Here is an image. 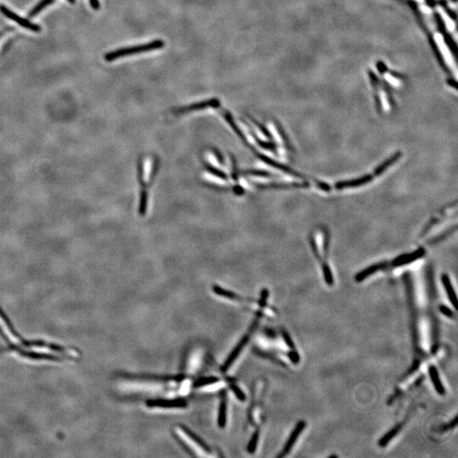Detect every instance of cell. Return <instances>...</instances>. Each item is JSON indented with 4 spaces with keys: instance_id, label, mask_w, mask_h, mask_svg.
<instances>
[{
    "instance_id": "21",
    "label": "cell",
    "mask_w": 458,
    "mask_h": 458,
    "mask_svg": "<svg viewBox=\"0 0 458 458\" xmlns=\"http://www.w3.org/2000/svg\"><path fill=\"white\" fill-rule=\"evenodd\" d=\"M289 358L294 363H298L299 361V354L296 351H290L289 353Z\"/></svg>"
},
{
    "instance_id": "4",
    "label": "cell",
    "mask_w": 458,
    "mask_h": 458,
    "mask_svg": "<svg viewBox=\"0 0 458 458\" xmlns=\"http://www.w3.org/2000/svg\"><path fill=\"white\" fill-rule=\"evenodd\" d=\"M146 404L147 406L150 407H161V408H184L187 406L186 400H182V399L149 400H147Z\"/></svg>"
},
{
    "instance_id": "20",
    "label": "cell",
    "mask_w": 458,
    "mask_h": 458,
    "mask_svg": "<svg viewBox=\"0 0 458 458\" xmlns=\"http://www.w3.org/2000/svg\"><path fill=\"white\" fill-rule=\"evenodd\" d=\"M282 334H283V339H284V341L286 342L287 345H288L289 348H291L292 350H294V349H295V345H294V343H293L292 339L290 338L289 334H288L286 331H284V330H283Z\"/></svg>"
},
{
    "instance_id": "24",
    "label": "cell",
    "mask_w": 458,
    "mask_h": 458,
    "mask_svg": "<svg viewBox=\"0 0 458 458\" xmlns=\"http://www.w3.org/2000/svg\"><path fill=\"white\" fill-rule=\"evenodd\" d=\"M90 3L95 10H98L100 8V3L98 0H90Z\"/></svg>"
},
{
    "instance_id": "8",
    "label": "cell",
    "mask_w": 458,
    "mask_h": 458,
    "mask_svg": "<svg viewBox=\"0 0 458 458\" xmlns=\"http://www.w3.org/2000/svg\"><path fill=\"white\" fill-rule=\"evenodd\" d=\"M219 106H220V101L217 100V99H212V100H210L203 101V102H199V103L191 104V105H189L188 107L181 108V109H179L178 112H179V113H187V112H190V111L202 110V109H205V108H218L219 107Z\"/></svg>"
},
{
    "instance_id": "7",
    "label": "cell",
    "mask_w": 458,
    "mask_h": 458,
    "mask_svg": "<svg viewBox=\"0 0 458 458\" xmlns=\"http://www.w3.org/2000/svg\"><path fill=\"white\" fill-rule=\"evenodd\" d=\"M424 254H425V250L421 249V250H417V251L412 254L403 255V256L397 257V259L393 260L392 266H394V267H400V266L412 263L414 260L421 258Z\"/></svg>"
},
{
    "instance_id": "16",
    "label": "cell",
    "mask_w": 458,
    "mask_h": 458,
    "mask_svg": "<svg viewBox=\"0 0 458 458\" xmlns=\"http://www.w3.org/2000/svg\"><path fill=\"white\" fill-rule=\"evenodd\" d=\"M55 0H42L40 3H38L36 6L33 8L32 11L29 13V17H33L37 16L38 14L40 13L44 8H46L47 6H49L50 4H52L54 3Z\"/></svg>"
},
{
    "instance_id": "25",
    "label": "cell",
    "mask_w": 458,
    "mask_h": 458,
    "mask_svg": "<svg viewBox=\"0 0 458 458\" xmlns=\"http://www.w3.org/2000/svg\"><path fill=\"white\" fill-rule=\"evenodd\" d=\"M68 1L69 2H70V3H75V0H68Z\"/></svg>"
},
{
    "instance_id": "5",
    "label": "cell",
    "mask_w": 458,
    "mask_h": 458,
    "mask_svg": "<svg viewBox=\"0 0 458 458\" xmlns=\"http://www.w3.org/2000/svg\"><path fill=\"white\" fill-rule=\"evenodd\" d=\"M305 428V422H304V421H300V422H298V424L296 425V428L293 430V432L291 433V435L289 436V439L287 440L286 444H285L284 447H283V452H282V453H281L280 455H279V458H283L284 456L289 454V452H290V450L292 449L296 440L298 439V437H299V435H300V433L302 432Z\"/></svg>"
},
{
    "instance_id": "9",
    "label": "cell",
    "mask_w": 458,
    "mask_h": 458,
    "mask_svg": "<svg viewBox=\"0 0 458 458\" xmlns=\"http://www.w3.org/2000/svg\"><path fill=\"white\" fill-rule=\"evenodd\" d=\"M387 266H388V264L383 263V262L382 263L374 264L373 266L367 267V269L361 271V273H358V275L356 276V280L358 282H361L362 280L366 279L367 277L371 276L372 274L377 273L380 270L384 269L385 267H387Z\"/></svg>"
},
{
    "instance_id": "12",
    "label": "cell",
    "mask_w": 458,
    "mask_h": 458,
    "mask_svg": "<svg viewBox=\"0 0 458 458\" xmlns=\"http://www.w3.org/2000/svg\"><path fill=\"white\" fill-rule=\"evenodd\" d=\"M218 426L220 428H224L227 422V401H226V396L225 393L222 394L221 403L219 406V412H218Z\"/></svg>"
},
{
    "instance_id": "14",
    "label": "cell",
    "mask_w": 458,
    "mask_h": 458,
    "mask_svg": "<svg viewBox=\"0 0 458 458\" xmlns=\"http://www.w3.org/2000/svg\"><path fill=\"white\" fill-rule=\"evenodd\" d=\"M400 429H401V425H400V424L397 425L396 427H394L393 429H391L390 431L387 433L385 436H383V437L381 438L380 440H379V442H378V444H379L381 447H385V446L389 444V442H390L391 439H393L394 437L397 436L398 433L400 432Z\"/></svg>"
},
{
    "instance_id": "11",
    "label": "cell",
    "mask_w": 458,
    "mask_h": 458,
    "mask_svg": "<svg viewBox=\"0 0 458 458\" xmlns=\"http://www.w3.org/2000/svg\"><path fill=\"white\" fill-rule=\"evenodd\" d=\"M442 283H443V285L445 287V291L447 293V296H448L449 299L450 301L452 303V305L457 308V302H458V298H457V296H456L455 291L453 289V287H452V283H451V280L449 279V277L446 275V274H444L442 276Z\"/></svg>"
},
{
    "instance_id": "13",
    "label": "cell",
    "mask_w": 458,
    "mask_h": 458,
    "mask_svg": "<svg viewBox=\"0 0 458 458\" xmlns=\"http://www.w3.org/2000/svg\"><path fill=\"white\" fill-rule=\"evenodd\" d=\"M182 431L185 433L186 435H188V436L192 440H194L197 445H199L201 448L204 449L206 452H210V448H209L208 445H206L205 442L203 441L199 436H196L195 433L191 431L189 428H187L185 426H182Z\"/></svg>"
},
{
    "instance_id": "22",
    "label": "cell",
    "mask_w": 458,
    "mask_h": 458,
    "mask_svg": "<svg viewBox=\"0 0 458 458\" xmlns=\"http://www.w3.org/2000/svg\"><path fill=\"white\" fill-rule=\"evenodd\" d=\"M267 296H268V291H267V289H263V290H262V292H261V296H260V305H262V306L266 305V301H267Z\"/></svg>"
},
{
    "instance_id": "1",
    "label": "cell",
    "mask_w": 458,
    "mask_h": 458,
    "mask_svg": "<svg viewBox=\"0 0 458 458\" xmlns=\"http://www.w3.org/2000/svg\"><path fill=\"white\" fill-rule=\"evenodd\" d=\"M165 45V43L162 40H155L152 42L144 43L142 45L134 46V47H127L123 49H117L113 52L109 53L106 56H104L105 60L107 61H113L117 59L121 58L124 56H132V55H137V54H141V53L150 52L152 50L161 49Z\"/></svg>"
},
{
    "instance_id": "6",
    "label": "cell",
    "mask_w": 458,
    "mask_h": 458,
    "mask_svg": "<svg viewBox=\"0 0 458 458\" xmlns=\"http://www.w3.org/2000/svg\"><path fill=\"white\" fill-rule=\"evenodd\" d=\"M248 341H249V335H245L244 338L241 339L239 343L236 345V347L234 348V351L231 352L229 357L227 358V360L225 361L223 365L221 366V369L222 372H227V371L229 369V367L232 366V364L234 363V361L237 359L238 357L240 354L241 351L244 349V346L246 345Z\"/></svg>"
},
{
    "instance_id": "10",
    "label": "cell",
    "mask_w": 458,
    "mask_h": 458,
    "mask_svg": "<svg viewBox=\"0 0 458 458\" xmlns=\"http://www.w3.org/2000/svg\"><path fill=\"white\" fill-rule=\"evenodd\" d=\"M429 374L430 378L432 380L433 384H434V387L436 388V391L439 395H445V388L442 384L441 380L439 378V374H438V371H437L435 366H430L429 367Z\"/></svg>"
},
{
    "instance_id": "19",
    "label": "cell",
    "mask_w": 458,
    "mask_h": 458,
    "mask_svg": "<svg viewBox=\"0 0 458 458\" xmlns=\"http://www.w3.org/2000/svg\"><path fill=\"white\" fill-rule=\"evenodd\" d=\"M439 311H440L442 314H444V315L448 317V318H451V319L454 318V312H452L451 309L447 307V306H445V305H440V306H439Z\"/></svg>"
},
{
    "instance_id": "3",
    "label": "cell",
    "mask_w": 458,
    "mask_h": 458,
    "mask_svg": "<svg viewBox=\"0 0 458 458\" xmlns=\"http://www.w3.org/2000/svg\"><path fill=\"white\" fill-rule=\"evenodd\" d=\"M0 10H1V12H2L3 15H5L8 18H10V19L14 20L15 22L19 24L20 26H23V27H25L26 29L30 30V31H32V32H35V33L40 32V30H41L40 26H38V25H35V24H33V23L30 22L28 20L21 18V17L17 15V14L12 12L11 10H8L6 7H0Z\"/></svg>"
},
{
    "instance_id": "2",
    "label": "cell",
    "mask_w": 458,
    "mask_h": 458,
    "mask_svg": "<svg viewBox=\"0 0 458 458\" xmlns=\"http://www.w3.org/2000/svg\"><path fill=\"white\" fill-rule=\"evenodd\" d=\"M0 330L2 331L3 335H5L10 341L12 342L13 344L19 345L23 344L21 339L19 338V336L15 333L13 328L11 327L10 322L6 319L5 315L3 314V312L0 310Z\"/></svg>"
},
{
    "instance_id": "17",
    "label": "cell",
    "mask_w": 458,
    "mask_h": 458,
    "mask_svg": "<svg viewBox=\"0 0 458 458\" xmlns=\"http://www.w3.org/2000/svg\"><path fill=\"white\" fill-rule=\"evenodd\" d=\"M258 439H259V432L255 433L253 436H252V438L250 439V443L248 445L247 450L248 452L250 453H254L256 452V449H257V443H258Z\"/></svg>"
},
{
    "instance_id": "23",
    "label": "cell",
    "mask_w": 458,
    "mask_h": 458,
    "mask_svg": "<svg viewBox=\"0 0 458 458\" xmlns=\"http://www.w3.org/2000/svg\"><path fill=\"white\" fill-rule=\"evenodd\" d=\"M457 424H458V416H456L455 418H454V419H453V421H452V422H450V423H449L448 426H447V427H444V429H443V430H445V429H451V428H454V427H456V426H457Z\"/></svg>"
},
{
    "instance_id": "15",
    "label": "cell",
    "mask_w": 458,
    "mask_h": 458,
    "mask_svg": "<svg viewBox=\"0 0 458 458\" xmlns=\"http://www.w3.org/2000/svg\"><path fill=\"white\" fill-rule=\"evenodd\" d=\"M218 381H219V378L215 377V376L201 378H199L198 380L195 381V383H194V387L195 388H200V387L207 386L210 384L218 383Z\"/></svg>"
},
{
    "instance_id": "18",
    "label": "cell",
    "mask_w": 458,
    "mask_h": 458,
    "mask_svg": "<svg viewBox=\"0 0 458 458\" xmlns=\"http://www.w3.org/2000/svg\"><path fill=\"white\" fill-rule=\"evenodd\" d=\"M230 387L231 390H233V392L235 394V396L237 397V398L239 399V400H241V401H244V400H245V399H246L245 395H244V392H243V391H242V390L239 389V387L238 386V385H236V384H234V383H232V384L230 385Z\"/></svg>"
}]
</instances>
